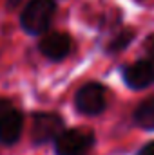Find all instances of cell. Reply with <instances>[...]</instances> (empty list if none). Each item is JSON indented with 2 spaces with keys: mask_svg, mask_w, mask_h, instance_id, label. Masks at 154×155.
<instances>
[{
  "mask_svg": "<svg viewBox=\"0 0 154 155\" xmlns=\"http://www.w3.org/2000/svg\"><path fill=\"white\" fill-rule=\"evenodd\" d=\"M54 13H56L54 0H29L20 13V25L27 35L40 36L51 27Z\"/></svg>",
  "mask_w": 154,
  "mask_h": 155,
  "instance_id": "cell-1",
  "label": "cell"
},
{
  "mask_svg": "<svg viewBox=\"0 0 154 155\" xmlns=\"http://www.w3.org/2000/svg\"><path fill=\"white\" fill-rule=\"evenodd\" d=\"M94 143V132L87 128H69L54 139V152L56 155H87Z\"/></svg>",
  "mask_w": 154,
  "mask_h": 155,
  "instance_id": "cell-2",
  "label": "cell"
},
{
  "mask_svg": "<svg viewBox=\"0 0 154 155\" xmlns=\"http://www.w3.org/2000/svg\"><path fill=\"white\" fill-rule=\"evenodd\" d=\"M75 107L83 116H100L107 108V88L96 81L82 85L75 96Z\"/></svg>",
  "mask_w": 154,
  "mask_h": 155,
  "instance_id": "cell-3",
  "label": "cell"
},
{
  "mask_svg": "<svg viewBox=\"0 0 154 155\" xmlns=\"http://www.w3.org/2000/svg\"><path fill=\"white\" fill-rule=\"evenodd\" d=\"M64 130H65V123L62 116L54 112H38L35 114V119H33L31 139L35 144H47L54 141Z\"/></svg>",
  "mask_w": 154,
  "mask_h": 155,
  "instance_id": "cell-4",
  "label": "cell"
},
{
  "mask_svg": "<svg viewBox=\"0 0 154 155\" xmlns=\"http://www.w3.org/2000/svg\"><path fill=\"white\" fill-rule=\"evenodd\" d=\"M24 117L7 99H0V143L5 146L15 144L22 135Z\"/></svg>",
  "mask_w": 154,
  "mask_h": 155,
  "instance_id": "cell-5",
  "label": "cell"
},
{
  "mask_svg": "<svg viewBox=\"0 0 154 155\" xmlns=\"http://www.w3.org/2000/svg\"><path fill=\"white\" fill-rule=\"evenodd\" d=\"M125 85L132 90H143L154 85V63L151 60H138L121 69Z\"/></svg>",
  "mask_w": 154,
  "mask_h": 155,
  "instance_id": "cell-6",
  "label": "cell"
},
{
  "mask_svg": "<svg viewBox=\"0 0 154 155\" xmlns=\"http://www.w3.org/2000/svg\"><path fill=\"white\" fill-rule=\"evenodd\" d=\"M38 51L51 61H62L71 52V36L65 33H49L40 40Z\"/></svg>",
  "mask_w": 154,
  "mask_h": 155,
  "instance_id": "cell-7",
  "label": "cell"
},
{
  "mask_svg": "<svg viewBox=\"0 0 154 155\" xmlns=\"http://www.w3.org/2000/svg\"><path fill=\"white\" fill-rule=\"evenodd\" d=\"M134 123L143 128V130H149L154 132V94L149 96L145 101H142L136 110H134Z\"/></svg>",
  "mask_w": 154,
  "mask_h": 155,
  "instance_id": "cell-8",
  "label": "cell"
},
{
  "mask_svg": "<svg viewBox=\"0 0 154 155\" xmlns=\"http://www.w3.org/2000/svg\"><path fill=\"white\" fill-rule=\"evenodd\" d=\"M134 36H136L134 29H121V31H118L114 36L111 38V41L107 43V49L105 51L109 54L120 52V51H123V49H127L131 45V41L134 40Z\"/></svg>",
  "mask_w": 154,
  "mask_h": 155,
  "instance_id": "cell-9",
  "label": "cell"
},
{
  "mask_svg": "<svg viewBox=\"0 0 154 155\" xmlns=\"http://www.w3.org/2000/svg\"><path fill=\"white\" fill-rule=\"evenodd\" d=\"M136 155H154V141L147 143V144H143V146L138 150V153Z\"/></svg>",
  "mask_w": 154,
  "mask_h": 155,
  "instance_id": "cell-10",
  "label": "cell"
},
{
  "mask_svg": "<svg viewBox=\"0 0 154 155\" xmlns=\"http://www.w3.org/2000/svg\"><path fill=\"white\" fill-rule=\"evenodd\" d=\"M147 52L151 56V61L154 63V35L149 36V40H147Z\"/></svg>",
  "mask_w": 154,
  "mask_h": 155,
  "instance_id": "cell-11",
  "label": "cell"
},
{
  "mask_svg": "<svg viewBox=\"0 0 154 155\" xmlns=\"http://www.w3.org/2000/svg\"><path fill=\"white\" fill-rule=\"evenodd\" d=\"M20 2H22V0H7V7H11V9H13V7H16Z\"/></svg>",
  "mask_w": 154,
  "mask_h": 155,
  "instance_id": "cell-12",
  "label": "cell"
}]
</instances>
